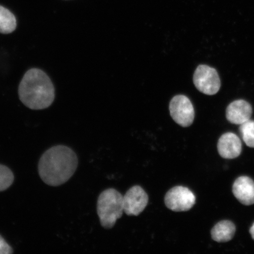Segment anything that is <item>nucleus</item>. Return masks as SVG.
Wrapping results in <instances>:
<instances>
[{"label":"nucleus","mask_w":254,"mask_h":254,"mask_svg":"<svg viewBox=\"0 0 254 254\" xmlns=\"http://www.w3.org/2000/svg\"><path fill=\"white\" fill-rule=\"evenodd\" d=\"M193 81L196 89L205 95H215L221 88L220 78L217 70L206 65L197 66L193 74Z\"/></svg>","instance_id":"4"},{"label":"nucleus","mask_w":254,"mask_h":254,"mask_svg":"<svg viewBox=\"0 0 254 254\" xmlns=\"http://www.w3.org/2000/svg\"><path fill=\"white\" fill-rule=\"evenodd\" d=\"M217 148L222 158L234 159L240 156L242 151V143L234 133L227 132L219 139Z\"/></svg>","instance_id":"8"},{"label":"nucleus","mask_w":254,"mask_h":254,"mask_svg":"<svg viewBox=\"0 0 254 254\" xmlns=\"http://www.w3.org/2000/svg\"><path fill=\"white\" fill-rule=\"evenodd\" d=\"M78 166L77 155L71 148L57 145L46 151L39 163L41 180L47 185L57 187L67 182Z\"/></svg>","instance_id":"1"},{"label":"nucleus","mask_w":254,"mask_h":254,"mask_svg":"<svg viewBox=\"0 0 254 254\" xmlns=\"http://www.w3.org/2000/svg\"><path fill=\"white\" fill-rule=\"evenodd\" d=\"M169 108L171 116L178 125L183 127L192 125L195 117L194 109L186 95H178L173 97Z\"/></svg>","instance_id":"6"},{"label":"nucleus","mask_w":254,"mask_h":254,"mask_svg":"<svg viewBox=\"0 0 254 254\" xmlns=\"http://www.w3.org/2000/svg\"><path fill=\"white\" fill-rule=\"evenodd\" d=\"M17 27V20L7 8L0 5V33L8 34L14 31Z\"/></svg>","instance_id":"12"},{"label":"nucleus","mask_w":254,"mask_h":254,"mask_svg":"<svg viewBox=\"0 0 254 254\" xmlns=\"http://www.w3.org/2000/svg\"><path fill=\"white\" fill-rule=\"evenodd\" d=\"M233 194L244 205L254 204V182L247 176L238 177L233 186Z\"/></svg>","instance_id":"10"},{"label":"nucleus","mask_w":254,"mask_h":254,"mask_svg":"<svg viewBox=\"0 0 254 254\" xmlns=\"http://www.w3.org/2000/svg\"><path fill=\"white\" fill-rule=\"evenodd\" d=\"M239 131L248 147L254 148V121L249 120L241 125Z\"/></svg>","instance_id":"13"},{"label":"nucleus","mask_w":254,"mask_h":254,"mask_svg":"<svg viewBox=\"0 0 254 254\" xmlns=\"http://www.w3.org/2000/svg\"><path fill=\"white\" fill-rule=\"evenodd\" d=\"M19 98L31 110L47 109L55 98V87L49 76L38 68H32L24 75L18 87Z\"/></svg>","instance_id":"2"},{"label":"nucleus","mask_w":254,"mask_h":254,"mask_svg":"<svg viewBox=\"0 0 254 254\" xmlns=\"http://www.w3.org/2000/svg\"><path fill=\"white\" fill-rule=\"evenodd\" d=\"M123 212V196L119 192L110 189L101 193L97 201V214L101 226L111 229Z\"/></svg>","instance_id":"3"},{"label":"nucleus","mask_w":254,"mask_h":254,"mask_svg":"<svg viewBox=\"0 0 254 254\" xmlns=\"http://www.w3.org/2000/svg\"><path fill=\"white\" fill-rule=\"evenodd\" d=\"M253 114L252 105L244 100H238L228 105L226 118L234 125H241L250 120Z\"/></svg>","instance_id":"9"},{"label":"nucleus","mask_w":254,"mask_h":254,"mask_svg":"<svg viewBox=\"0 0 254 254\" xmlns=\"http://www.w3.org/2000/svg\"><path fill=\"white\" fill-rule=\"evenodd\" d=\"M13 253L11 247L6 243L1 236H0V254H10Z\"/></svg>","instance_id":"15"},{"label":"nucleus","mask_w":254,"mask_h":254,"mask_svg":"<svg viewBox=\"0 0 254 254\" xmlns=\"http://www.w3.org/2000/svg\"><path fill=\"white\" fill-rule=\"evenodd\" d=\"M195 201V196L191 190L183 186L173 187L168 190L164 198L167 207L174 212L188 211Z\"/></svg>","instance_id":"5"},{"label":"nucleus","mask_w":254,"mask_h":254,"mask_svg":"<svg viewBox=\"0 0 254 254\" xmlns=\"http://www.w3.org/2000/svg\"><path fill=\"white\" fill-rule=\"evenodd\" d=\"M14 175L7 167L0 164V191L7 190L14 182Z\"/></svg>","instance_id":"14"},{"label":"nucleus","mask_w":254,"mask_h":254,"mask_svg":"<svg viewBox=\"0 0 254 254\" xmlns=\"http://www.w3.org/2000/svg\"><path fill=\"white\" fill-rule=\"evenodd\" d=\"M148 195L140 186L132 187L123 196L124 212L128 216H138L144 210Z\"/></svg>","instance_id":"7"},{"label":"nucleus","mask_w":254,"mask_h":254,"mask_svg":"<svg viewBox=\"0 0 254 254\" xmlns=\"http://www.w3.org/2000/svg\"><path fill=\"white\" fill-rule=\"evenodd\" d=\"M250 233L251 236H252L253 239L254 240V223L250 228Z\"/></svg>","instance_id":"16"},{"label":"nucleus","mask_w":254,"mask_h":254,"mask_svg":"<svg viewBox=\"0 0 254 254\" xmlns=\"http://www.w3.org/2000/svg\"><path fill=\"white\" fill-rule=\"evenodd\" d=\"M236 227L233 222L224 220L219 222L212 228L211 234L212 240L217 243H227L233 239Z\"/></svg>","instance_id":"11"}]
</instances>
